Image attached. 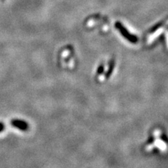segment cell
<instances>
[{
	"instance_id": "1",
	"label": "cell",
	"mask_w": 168,
	"mask_h": 168,
	"mask_svg": "<svg viewBox=\"0 0 168 168\" xmlns=\"http://www.w3.org/2000/svg\"><path fill=\"white\" fill-rule=\"evenodd\" d=\"M115 27H116L117 30L119 31L120 33L121 34V35L123 36V37L126 38L127 40L129 41L130 42L133 43V44H136V43L138 42V37L135 35H131V34L128 32V30L125 27V26L122 25V23L121 22L117 21V22L115 23Z\"/></svg>"
},
{
	"instance_id": "5",
	"label": "cell",
	"mask_w": 168,
	"mask_h": 168,
	"mask_svg": "<svg viewBox=\"0 0 168 168\" xmlns=\"http://www.w3.org/2000/svg\"><path fill=\"white\" fill-rule=\"evenodd\" d=\"M4 125L2 123H0V133L4 130Z\"/></svg>"
},
{
	"instance_id": "3",
	"label": "cell",
	"mask_w": 168,
	"mask_h": 168,
	"mask_svg": "<svg viewBox=\"0 0 168 168\" xmlns=\"http://www.w3.org/2000/svg\"><path fill=\"white\" fill-rule=\"evenodd\" d=\"M163 25V21H160V22L156 23V24H155V25H153V27L151 28V30H149V33H153V32H155V31H156L157 30H158V29H159L160 27H161V26Z\"/></svg>"
},
{
	"instance_id": "4",
	"label": "cell",
	"mask_w": 168,
	"mask_h": 168,
	"mask_svg": "<svg viewBox=\"0 0 168 168\" xmlns=\"http://www.w3.org/2000/svg\"><path fill=\"white\" fill-rule=\"evenodd\" d=\"M103 69H104V67H103V65H100L99 67V69H98V71L97 72L98 74H101L103 71Z\"/></svg>"
},
{
	"instance_id": "2",
	"label": "cell",
	"mask_w": 168,
	"mask_h": 168,
	"mask_svg": "<svg viewBox=\"0 0 168 168\" xmlns=\"http://www.w3.org/2000/svg\"><path fill=\"white\" fill-rule=\"evenodd\" d=\"M11 125L15 127V128L20 129V130H23V131L26 130L28 128L27 123L23 121H21V120H18V119L13 120V121H11Z\"/></svg>"
}]
</instances>
